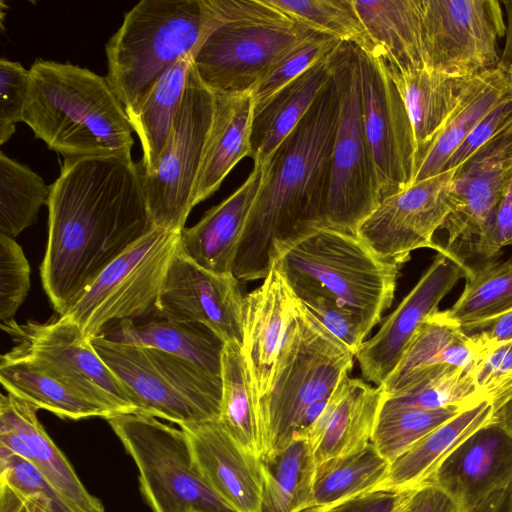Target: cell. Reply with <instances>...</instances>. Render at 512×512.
<instances>
[{
	"instance_id": "16",
	"label": "cell",
	"mask_w": 512,
	"mask_h": 512,
	"mask_svg": "<svg viewBox=\"0 0 512 512\" xmlns=\"http://www.w3.org/2000/svg\"><path fill=\"white\" fill-rule=\"evenodd\" d=\"M357 53L362 122L381 201L413 183L416 174L414 135L405 104L384 57L358 47Z\"/></svg>"
},
{
	"instance_id": "35",
	"label": "cell",
	"mask_w": 512,
	"mask_h": 512,
	"mask_svg": "<svg viewBox=\"0 0 512 512\" xmlns=\"http://www.w3.org/2000/svg\"><path fill=\"white\" fill-rule=\"evenodd\" d=\"M261 512H302L312 503L317 469L312 446L294 439L284 449L260 459Z\"/></svg>"
},
{
	"instance_id": "23",
	"label": "cell",
	"mask_w": 512,
	"mask_h": 512,
	"mask_svg": "<svg viewBox=\"0 0 512 512\" xmlns=\"http://www.w3.org/2000/svg\"><path fill=\"white\" fill-rule=\"evenodd\" d=\"M382 397L378 387L359 378L346 375L341 380L318 420L299 438L312 446L317 465L371 442Z\"/></svg>"
},
{
	"instance_id": "8",
	"label": "cell",
	"mask_w": 512,
	"mask_h": 512,
	"mask_svg": "<svg viewBox=\"0 0 512 512\" xmlns=\"http://www.w3.org/2000/svg\"><path fill=\"white\" fill-rule=\"evenodd\" d=\"M91 343L123 384L139 414L179 426L219 418L222 379L155 348L121 343L103 335Z\"/></svg>"
},
{
	"instance_id": "17",
	"label": "cell",
	"mask_w": 512,
	"mask_h": 512,
	"mask_svg": "<svg viewBox=\"0 0 512 512\" xmlns=\"http://www.w3.org/2000/svg\"><path fill=\"white\" fill-rule=\"evenodd\" d=\"M453 174L454 170L444 171L382 199L356 234L379 256L400 266L419 248L444 252L434 235L450 212Z\"/></svg>"
},
{
	"instance_id": "19",
	"label": "cell",
	"mask_w": 512,
	"mask_h": 512,
	"mask_svg": "<svg viewBox=\"0 0 512 512\" xmlns=\"http://www.w3.org/2000/svg\"><path fill=\"white\" fill-rule=\"evenodd\" d=\"M465 266L446 250L437 253L413 289L355 354L365 380L376 387L384 383L422 322L438 311L441 300L464 277Z\"/></svg>"
},
{
	"instance_id": "15",
	"label": "cell",
	"mask_w": 512,
	"mask_h": 512,
	"mask_svg": "<svg viewBox=\"0 0 512 512\" xmlns=\"http://www.w3.org/2000/svg\"><path fill=\"white\" fill-rule=\"evenodd\" d=\"M15 345L36 363L107 409L112 416L138 413L130 395L80 328L58 316L47 322L1 323Z\"/></svg>"
},
{
	"instance_id": "57",
	"label": "cell",
	"mask_w": 512,
	"mask_h": 512,
	"mask_svg": "<svg viewBox=\"0 0 512 512\" xmlns=\"http://www.w3.org/2000/svg\"><path fill=\"white\" fill-rule=\"evenodd\" d=\"M502 6L506 16V35L500 63L508 64L512 63V0L503 1Z\"/></svg>"
},
{
	"instance_id": "53",
	"label": "cell",
	"mask_w": 512,
	"mask_h": 512,
	"mask_svg": "<svg viewBox=\"0 0 512 512\" xmlns=\"http://www.w3.org/2000/svg\"><path fill=\"white\" fill-rule=\"evenodd\" d=\"M410 505L412 512H461L442 490L431 484L414 490Z\"/></svg>"
},
{
	"instance_id": "39",
	"label": "cell",
	"mask_w": 512,
	"mask_h": 512,
	"mask_svg": "<svg viewBox=\"0 0 512 512\" xmlns=\"http://www.w3.org/2000/svg\"><path fill=\"white\" fill-rule=\"evenodd\" d=\"M463 329L446 311H436L419 326L393 372L378 387L384 396L394 395L426 378L445 363L448 346Z\"/></svg>"
},
{
	"instance_id": "18",
	"label": "cell",
	"mask_w": 512,
	"mask_h": 512,
	"mask_svg": "<svg viewBox=\"0 0 512 512\" xmlns=\"http://www.w3.org/2000/svg\"><path fill=\"white\" fill-rule=\"evenodd\" d=\"M244 302L233 274L208 271L178 250L166 273L156 315L205 325L225 343L242 344Z\"/></svg>"
},
{
	"instance_id": "43",
	"label": "cell",
	"mask_w": 512,
	"mask_h": 512,
	"mask_svg": "<svg viewBox=\"0 0 512 512\" xmlns=\"http://www.w3.org/2000/svg\"><path fill=\"white\" fill-rule=\"evenodd\" d=\"M478 401L436 410L380 409L371 442L391 464L424 436Z\"/></svg>"
},
{
	"instance_id": "60",
	"label": "cell",
	"mask_w": 512,
	"mask_h": 512,
	"mask_svg": "<svg viewBox=\"0 0 512 512\" xmlns=\"http://www.w3.org/2000/svg\"><path fill=\"white\" fill-rule=\"evenodd\" d=\"M407 503V502H406ZM399 511V510H398Z\"/></svg>"
},
{
	"instance_id": "59",
	"label": "cell",
	"mask_w": 512,
	"mask_h": 512,
	"mask_svg": "<svg viewBox=\"0 0 512 512\" xmlns=\"http://www.w3.org/2000/svg\"><path fill=\"white\" fill-rule=\"evenodd\" d=\"M348 508H349V502L344 504V505H342V506H340V507H338V508H336V509H334L331 512H348Z\"/></svg>"
},
{
	"instance_id": "29",
	"label": "cell",
	"mask_w": 512,
	"mask_h": 512,
	"mask_svg": "<svg viewBox=\"0 0 512 512\" xmlns=\"http://www.w3.org/2000/svg\"><path fill=\"white\" fill-rule=\"evenodd\" d=\"M353 4L376 54H381L391 68H426L422 0H353Z\"/></svg>"
},
{
	"instance_id": "14",
	"label": "cell",
	"mask_w": 512,
	"mask_h": 512,
	"mask_svg": "<svg viewBox=\"0 0 512 512\" xmlns=\"http://www.w3.org/2000/svg\"><path fill=\"white\" fill-rule=\"evenodd\" d=\"M506 35L502 2L422 0L426 68L448 76H478L500 66Z\"/></svg>"
},
{
	"instance_id": "56",
	"label": "cell",
	"mask_w": 512,
	"mask_h": 512,
	"mask_svg": "<svg viewBox=\"0 0 512 512\" xmlns=\"http://www.w3.org/2000/svg\"><path fill=\"white\" fill-rule=\"evenodd\" d=\"M0 512H41L32 502L0 482Z\"/></svg>"
},
{
	"instance_id": "31",
	"label": "cell",
	"mask_w": 512,
	"mask_h": 512,
	"mask_svg": "<svg viewBox=\"0 0 512 512\" xmlns=\"http://www.w3.org/2000/svg\"><path fill=\"white\" fill-rule=\"evenodd\" d=\"M0 380L7 393L63 419L112 417L107 409L14 347L0 358Z\"/></svg>"
},
{
	"instance_id": "54",
	"label": "cell",
	"mask_w": 512,
	"mask_h": 512,
	"mask_svg": "<svg viewBox=\"0 0 512 512\" xmlns=\"http://www.w3.org/2000/svg\"><path fill=\"white\" fill-rule=\"evenodd\" d=\"M495 233L501 249L507 246L512 247V175L498 206Z\"/></svg>"
},
{
	"instance_id": "33",
	"label": "cell",
	"mask_w": 512,
	"mask_h": 512,
	"mask_svg": "<svg viewBox=\"0 0 512 512\" xmlns=\"http://www.w3.org/2000/svg\"><path fill=\"white\" fill-rule=\"evenodd\" d=\"M512 99V63L482 75L440 132L413 183L438 175L468 135L496 106ZM412 183V184H413Z\"/></svg>"
},
{
	"instance_id": "38",
	"label": "cell",
	"mask_w": 512,
	"mask_h": 512,
	"mask_svg": "<svg viewBox=\"0 0 512 512\" xmlns=\"http://www.w3.org/2000/svg\"><path fill=\"white\" fill-rule=\"evenodd\" d=\"M464 277L463 292L445 310L461 328L477 326L512 310V258L466 265Z\"/></svg>"
},
{
	"instance_id": "11",
	"label": "cell",
	"mask_w": 512,
	"mask_h": 512,
	"mask_svg": "<svg viewBox=\"0 0 512 512\" xmlns=\"http://www.w3.org/2000/svg\"><path fill=\"white\" fill-rule=\"evenodd\" d=\"M331 70L339 95V119L324 227L356 233L380 202L375 166L362 122L357 47L342 42L331 56Z\"/></svg>"
},
{
	"instance_id": "10",
	"label": "cell",
	"mask_w": 512,
	"mask_h": 512,
	"mask_svg": "<svg viewBox=\"0 0 512 512\" xmlns=\"http://www.w3.org/2000/svg\"><path fill=\"white\" fill-rule=\"evenodd\" d=\"M180 232L154 227L114 259L58 316L74 322L91 340L110 323L156 314L166 273L179 250Z\"/></svg>"
},
{
	"instance_id": "52",
	"label": "cell",
	"mask_w": 512,
	"mask_h": 512,
	"mask_svg": "<svg viewBox=\"0 0 512 512\" xmlns=\"http://www.w3.org/2000/svg\"><path fill=\"white\" fill-rule=\"evenodd\" d=\"M413 491L369 493L350 501L348 512H398L408 502Z\"/></svg>"
},
{
	"instance_id": "27",
	"label": "cell",
	"mask_w": 512,
	"mask_h": 512,
	"mask_svg": "<svg viewBox=\"0 0 512 512\" xmlns=\"http://www.w3.org/2000/svg\"><path fill=\"white\" fill-rule=\"evenodd\" d=\"M214 95L213 122L195 183L194 207L218 190L242 158L251 157L252 91Z\"/></svg>"
},
{
	"instance_id": "41",
	"label": "cell",
	"mask_w": 512,
	"mask_h": 512,
	"mask_svg": "<svg viewBox=\"0 0 512 512\" xmlns=\"http://www.w3.org/2000/svg\"><path fill=\"white\" fill-rule=\"evenodd\" d=\"M490 395L478 388L473 373L446 365L394 395H383L380 409L436 410L472 403Z\"/></svg>"
},
{
	"instance_id": "32",
	"label": "cell",
	"mask_w": 512,
	"mask_h": 512,
	"mask_svg": "<svg viewBox=\"0 0 512 512\" xmlns=\"http://www.w3.org/2000/svg\"><path fill=\"white\" fill-rule=\"evenodd\" d=\"M334 52L277 91L253 113L250 145L254 163H265L307 113L331 79Z\"/></svg>"
},
{
	"instance_id": "12",
	"label": "cell",
	"mask_w": 512,
	"mask_h": 512,
	"mask_svg": "<svg viewBox=\"0 0 512 512\" xmlns=\"http://www.w3.org/2000/svg\"><path fill=\"white\" fill-rule=\"evenodd\" d=\"M512 175V125L482 145L454 169L449 188L447 253L468 265L494 259L501 252L495 233L496 215Z\"/></svg>"
},
{
	"instance_id": "45",
	"label": "cell",
	"mask_w": 512,
	"mask_h": 512,
	"mask_svg": "<svg viewBox=\"0 0 512 512\" xmlns=\"http://www.w3.org/2000/svg\"><path fill=\"white\" fill-rule=\"evenodd\" d=\"M342 42L331 35L314 32L298 44L280 59L252 90L254 112L259 110L277 91L334 52Z\"/></svg>"
},
{
	"instance_id": "28",
	"label": "cell",
	"mask_w": 512,
	"mask_h": 512,
	"mask_svg": "<svg viewBox=\"0 0 512 512\" xmlns=\"http://www.w3.org/2000/svg\"><path fill=\"white\" fill-rule=\"evenodd\" d=\"M39 409L12 394L0 397V422L11 426L25 441L31 462L50 485L80 512H105L102 502L83 485L72 464L38 419Z\"/></svg>"
},
{
	"instance_id": "3",
	"label": "cell",
	"mask_w": 512,
	"mask_h": 512,
	"mask_svg": "<svg viewBox=\"0 0 512 512\" xmlns=\"http://www.w3.org/2000/svg\"><path fill=\"white\" fill-rule=\"evenodd\" d=\"M28 70L22 122L49 149L64 158L131 157L133 130L107 76L42 59Z\"/></svg>"
},
{
	"instance_id": "46",
	"label": "cell",
	"mask_w": 512,
	"mask_h": 512,
	"mask_svg": "<svg viewBox=\"0 0 512 512\" xmlns=\"http://www.w3.org/2000/svg\"><path fill=\"white\" fill-rule=\"evenodd\" d=\"M0 482L8 484L41 512H80L65 500L29 460L0 449Z\"/></svg>"
},
{
	"instance_id": "37",
	"label": "cell",
	"mask_w": 512,
	"mask_h": 512,
	"mask_svg": "<svg viewBox=\"0 0 512 512\" xmlns=\"http://www.w3.org/2000/svg\"><path fill=\"white\" fill-rule=\"evenodd\" d=\"M221 379L222 401L218 420L249 454L261 459L264 441L257 399L241 344L236 341L225 343Z\"/></svg>"
},
{
	"instance_id": "30",
	"label": "cell",
	"mask_w": 512,
	"mask_h": 512,
	"mask_svg": "<svg viewBox=\"0 0 512 512\" xmlns=\"http://www.w3.org/2000/svg\"><path fill=\"white\" fill-rule=\"evenodd\" d=\"M104 337L155 348L180 357L221 379L225 342L205 325L157 316L148 321L124 320Z\"/></svg>"
},
{
	"instance_id": "5",
	"label": "cell",
	"mask_w": 512,
	"mask_h": 512,
	"mask_svg": "<svg viewBox=\"0 0 512 512\" xmlns=\"http://www.w3.org/2000/svg\"><path fill=\"white\" fill-rule=\"evenodd\" d=\"M217 26L193 65L213 92L252 91L288 52L314 32L270 0H209Z\"/></svg>"
},
{
	"instance_id": "51",
	"label": "cell",
	"mask_w": 512,
	"mask_h": 512,
	"mask_svg": "<svg viewBox=\"0 0 512 512\" xmlns=\"http://www.w3.org/2000/svg\"><path fill=\"white\" fill-rule=\"evenodd\" d=\"M462 329L486 352L502 342L512 340V310L477 326Z\"/></svg>"
},
{
	"instance_id": "49",
	"label": "cell",
	"mask_w": 512,
	"mask_h": 512,
	"mask_svg": "<svg viewBox=\"0 0 512 512\" xmlns=\"http://www.w3.org/2000/svg\"><path fill=\"white\" fill-rule=\"evenodd\" d=\"M511 125L512 99L496 106L485 116L448 160L444 171L458 168L482 145Z\"/></svg>"
},
{
	"instance_id": "6",
	"label": "cell",
	"mask_w": 512,
	"mask_h": 512,
	"mask_svg": "<svg viewBox=\"0 0 512 512\" xmlns=\"http://www.w3.org/2000/svg\"><path fill=\"white\" fill-rule=\"evenodd\" d=\"M296 299V298H295ZM355 355L296 299L269 391L257 401L265 457L293 441L305 410L329 399Z\"/></svg>"
},
{
	"instance_id": "40",
	"label": "cell",
	"mask_w": 512,
	"mask_h": 512,
	"mask_svg": "<svg viewBox=\"0 0 512 512\" xmlns=\"http://www.w3.org/2000/svg\"><path fill=\"white\" fill-rule=\"evenodd\" d=\"M49 196L37 173L0 151V233L14 238L33 225Z\"/></svg>"
},
{
	"instance_id": "20",
	"label": "cell",
	"mask_w": 512,
	"mask_h": 512,
	"mask_svg": "<svg viewBox=\"0 0 512 512\" xmlns=\"http://www.w3.org/2000/svg\"><path fill=\"white\" fill-rule=\"evenodd\" d=\"M205 482L238 512H261L260 459L249 454L218 419L179 426Z\"/></svg>"
},
{
	"instance_id": "48",
	"label": "cell",
	"mask_w": 512,
	"mask_h": 512,
	"mask_svg": "<svg viewBox=\"0 0 512 512\" xmlns=\"http://www.w3.org/2000/svg\"><path fill=\"white\" fill-rule=\"evenodd\" d=\"M29 86V70L20 62L0 59V144L16 132L23 121Z\"/></svg>"
},
{
	"instance_id": "13",
	"label": "cell",
	"mask_w": 512,
	"mask_h": 512,
	"mask_svg": "<svg viewBox=\"0 0 512 512\" xmlns=\"http://www.w3.org/2000/svg\"><path fill=\"white\" fill-rule=\"evenodd\" d=\"M215 95L190 67L185 91L156 170L141 173L154 227L182 231L211 130ZM141 171V170H140Z\"/></svg>"
},
{
	"instance_id": "47",
	"label": "cell",
	"mask_w": 512,
	"mask_h": 512,
	"mask_svg": "<svg viewBox=\"0 0 512 512\" xmlns=\"http://www.w3.org/2000/svg\"><path fill=\"white\" fill-rule=\"evenodd\" d=\"M30 266L21 246L0 233V320L14 319L30 289Z\"/></svg>"
},
{
	"instance_id": "26",
	"label": "cell",
	"mask_w": 512,
	"mask_h": 512,
	"mask_svg": "<svg viewBox=\"0 0 512 512\" xmlns=\"http://www.w3.org/2000/svg\"><path fill=\"white\" fill-rule=\"evenodd\" d=\"M491 395L470 405L424 436L390 464L371 493L410 492L427 484L449 454L480 428L491 423Z\"/></svg>"
},
{
	"instance_id": "4",
	"label": "cell",
	"mask_w": 512,
	"mask_h": 512,
	"mask_svg": "<svg viewBox=\"0 0 512 512\" xmlns=\"http://www.w3.org/2000/svg\"><path fill=\"white\" fill-rule=\"evenodd\" d=\"M216 27L209 0H142L106 43L107 78L126 112Z\"/></svg>"
},
{
	"instance_id": "1",
	"label": "cell",
	"mask_w": 512,
	"mask_h": 512,
	"mask_svg": "<svg viewBox=\"0 0 512 512\" xmlns=\"http://www.w3.org/2000/svg\"><path fill=\"white\" fill-rule=\"evenodd\" d=\"M43 288L62 315L119 255L154 228L131 157L64 158L50 185Z\"/></svg>"
},
{
	"instance_id": "34",
	"label": "cell",
	"mask_w": 512,
	"mask_h": 512,
	"mask_svg": "<svg viewBox=\"0 0 512 512\" xmlns=\"http://www.w3.org/2000/svg\"><path fill=\"white\" fill-rule=\"evenodd\" d=\"M193 57L189 55L178 61L134 109L126 112L140 140L142 158L138 164L144 175L152 174L158 166L183 98Z\"/></svg>"
},
{
	"instance_id": "50",
	"label": "cell",
	"mask_w": 512,
	"mask_h": 512,
	"mask_svg": "<svg viewBox=\"0 0 512 512\" xmlns=\"http://www.w3.org/2000/svg\"><path fill=\"white\" fill-rule=\"evenodd\" d=\"M478 388L491 394L498 386L512 379V340L487 350L474 372Z\"/></svg>"
},
{
	"instance_id": "2",
	"label": "cell",
	"mask_w": 512,
	"mask_h": 512,
	"mask_svg": "<svg viewBox=\"0 0 512 512\" xmlns=\"http://www.w3.org/2000/svg\"><path fill=\"white\" fill-rule=\"evenodd\" d=\"M338 119L339 95L331 75L304 117L263 163L262 182L233 262L232 273L239 281L266 278L283 247L324 227Z\"/></svg>"
},
{
	"instance_id": "7",
	"label": "cell",
	"mask_w": 512,
	"mask_h": 512,
	"mask_svg": "<svg viewBox=\"0 0 512 512\" xmlns=\"http://www.w3.org/2000/svg\"><path fill=\"white\" fill-rule=\"evenodd\" d=\"M273 266L286 283L317 285L371 329L391 306L400 265L379 256L356 233L317 227L283 247Z\"/></svg>"
},
{
	"instance_id": "55",
	"label": "cell",
	"mask_w": 512,
	"mask_h": 512,
	"mask_svg": "<svg viewBox=\"0 0 512 512\" xmlns=\"http://www.w3.org/2000/svg\"><path fill=\"white\" fill-rule=\"evenodd\" d=\"M466 512H512V483L488 495Z\"/></svg>"
},
{
	"instance_id": "21",
	"label": "cell",
	"mask_w": 512,
	"mask_h": 512,
	"mask_svg": "<svg viewBox=\"0 0 512 512\" xmlns=\"http://www.w3.org/2000/svg\"><path fill=\"white\" fill-rule=\"evenodd\" d=\"M512 483V437L488 424L457 446L427 484L442 490L466 512Z\"/></svg>"
},
{
	"instance_id": "9",
	"label": "cell",
	"mask_w": 512,
	"mask_h": 512,
	"mask_svg": "<svg viewBox=\"0 0 512 512\" xmlns=\"http://www.w3.org/2000/svg\"><path fill=\"white\" fill-rule=\"evenodd\" d=\"M107 422L134 461L152 512H238L202 478L180 428L139 413L117 414Z\"/></svg>"
},
{
	"instance_id": "24",
	"label": "cell",
	"mask_w": 512,
	"mask_h": 512,
	"mask_svg": "<svg viewBox=\"0 0 512 512\" xmlns=\"http://www.w3.org/2000/svg\"><path fill=\"white\" fill-rule=\"evenodd\" d=\"M263 173L264 164L255 162L238 189L209 209L194 226L182 229L179 252L208 271L233 274L237 246Z\"/></svg>"
},
{
	"instance_id": "36",
	"label": "cell",
	"mask_w": 512,
	"mask_h": 512,
	"mask_svg": "<svg viewBox=\"0 0 512 512\" xmlns=\"http://www.w3.org/2000/svg\"><path fill=\"white\" fill-rule=\"evenodd\" d=\"M389 467L372 442L357 452L322 462L316 469L312 503L302 512H331L371 493Z\"/></svg>"
},
{
	"instance_id": "44",
	"label": "cell",
	"mask_w": 512,
	"mask_h": 512,
	"mask_svg": "<svg viewBox=\"0 0 512 512\" xmlns=\"http://www.w3.org/2000/svg\"><path fill=\"white\" fill-rule=\"evenodd\" d=\"M293 296L354 355L369 334L362 319L325 289L306 283L288 284Z\"/></svg>"
},
{
	"instance_id": "58",
	"label": "cell",
	"mask_w": 512,
	"mask_h": 512,
	"mask_svg": "<svg viewBox=\"0 0 512 512\" xmlns=\"http://www.w3.org/2000/svg\"><path fill=\"white\" fill-rule=\"evenodd\" d=\"M412 496V495H411ZM410 500H411V497L410 499L408 500L407 503H405L400 509L398 512H412V509H411V505H410Z\"/></svg>"
},
{
	"instance_id": "22",
	"label": "cell",
	"mask_w": 512,
	"mask_h": 512,
	"mask_svg": "<svg viewBox=\"0 0 512 512\" xmlns=\"http://www.w3.org/2000/svg\"><path fill=\"white\" fill-rule=\"evenodd\" d=\"M296 299L273 266L261 286L245 296L242 352L257 401L270 389Z\"/></svg>"
},
{
	"instance_id": "42",
	"label": "cell",
	"mask_w": 512,
	"mask_h": 512,
	"mask_svg": "<svg viewBox=\"0 0 512 512\" xmlns=\"http://www.w3.org/2000/svg\"><path fill=\"white\" fill-rule=\"evenodd\" d=\"M283 12L310 29L352 43L376 54L353 0H270Z\"/></svg>"
},
{
	"instance_id": "25",
	"label": "cell",
	"mask_w": 512,
	"mask_h": 512,
	"mask_svg": "<svg viewBox=\"0 0 512 512\" xmlns=\"http://www.w3.org/2000/svg\"><path fill=\"white\" fill-rule=\"evenodd\" d=\"M388 67L412 125L417 172L442 129L484 74L455 77L427 68L399 71Z\"/></svg>"
}]
</instances>
